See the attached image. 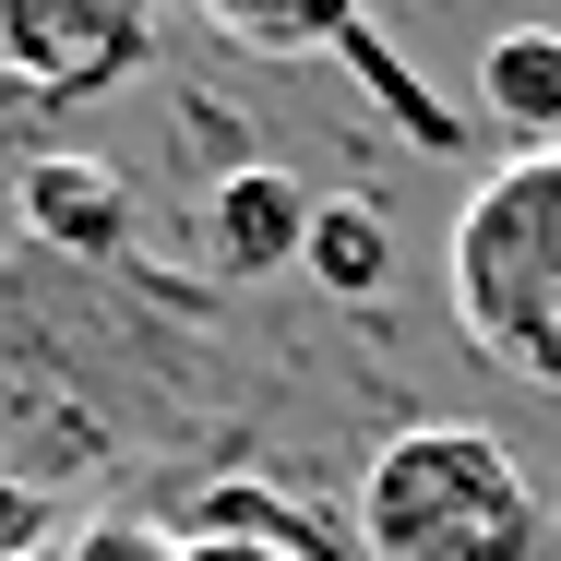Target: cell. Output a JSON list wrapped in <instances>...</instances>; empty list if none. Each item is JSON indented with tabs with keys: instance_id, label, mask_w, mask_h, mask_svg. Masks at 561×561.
Here are the masks:
<instances>
[{
	"instance_id": "obj_1",
	"label": "cell",
	"mask_w": 561,
	"mask_h": 561,
	"mask_svg": "<svg viewBox=\"0 0 561 561\" xmlns=\"http://www.w3.org/2000/svg\"><path fill=\"white\" fill-rule=\"evenodd\" d=\"M346 526H358V561H538L550 490L478 419H407L370 443Z\"/></svg>"
},
{
	"instance_id": "obj_2",
	"label": "cell",
	"mask_w": 561,
	"mask_h": 561,
	"mask_svg": "<svg viewBox=\"0 0 561 561\" xmlns=\"http://www.w3.org/2000/svg\"><path fill=\"white\" fill-rule=\"evenodd\" d=\"M443 299L502 382L561 394V144H514L466 180L443 227Z\"/></svg>"
},
{
	"instance_id": "obj_3",
	"label": "cell",
	"mask_w": 561,
	"mask_h": 561,
	"mask_svg": "<svg viewBox=\"0 0 561 561\" xmlns=\"http://www.w3.org/2000/svg\"><path fill=\"white\" fill-rule=\"evenodd\" d=\"M156 60V0H0V84L36 108H84Z\"/></svg>"
},
{
	"instance_id": "obj_4",
	"label": "cell",
	"mask_w": 561,
	"mask_h": 561,
	"mask_svg": "<svg viewBox=\"0 0 561 561\" xmlns=\"http://www.w3.org/2000/svg\"><path fill=\"white\" fill-rule=\"evenodd\" d=\"M311 216H323V192L299 180V168H275V156H239L204 180V263H216L227 287H263V275H299V251H311Z\"/></svg>"
},
{
	"instance_id": "obj_5",
	"label": "cell",
	"mask_w": 561,
	"mask_h": 561,
	"mask_svg": "<svg viewBox=\"0 0 561 561\" xmlns=\"http://www.w3.org/2000/svg\"><path fill=\"white\" fill-rule=\"evenodd\" d=\"M24 239L60 263H119L131 251V168L84 156V144H36L24 168Z\"/></svg>"
},
{
	"instance_id": "obj_6",
	"label": "cell",
	"mask_w": 561,
	"mask_h": 561,
	"mask_svg": "<svg viewBox=\"0 0 561 561\" xmlns=\"http://www.w3.org/2000/svg\"><path fill=\"white\" fill-rule=\"evenodd\" d=\"M180 538H239V550H287V561H358L346 502H299L287 478H251V466H227V478L192 490Z\"/></svg>"
},
{
	"instance_id": "obj_7",
	"label": "cell",
	"mask_w": 561,
	"mask_h": 561,
	"mask_svg": "<svg viewBox=\"0 0 561 561\" xmlns=\"http://www.w3.org/2000/svg\"><path fill=\"white\" fill-rule=\"evenodd\" d=\"M478 108L514 144H561V24H502L478 48Z\"/></svg>"
},
{
	"instance_id": "obj_8",
	"label": "cell",
	"mask_w": 561,
	"mask_h": 561,
	"mask_svg": "<svg viewBox=\"0 0 561 561\" xmlns=\"http://www.w3.org/2000/svg\"><path fill=\"white\" fill-rule=\"evenodd\" d=\"M299 275L335 299V311H370L382 287H394V216L370 204V192H323V216H311V251H299Z\"/></svg>"
},
{
	"instance_id": "obj_9",
	"label": "cell",
	"mask_w": 561,
	"mask_h": 561,
	"mask_svg": "<svg viewBox=\"0 0 561 561\" xmlns=\"http://www.w3.org/2000/svg\"><path fill=\"white\" fill-rule=\"evenodd\" d=\"M204 12H216V36L263 48V60H323L370 24V0H204Z\"/></svg>"
},
{
	"instance_id": "obj_10",
	"label": "cell",
	"mask_w": 561,
	"mask_h": 561,
	"mask_svg": "<svg viewBox=\"0 0 561 561\" xmlns=\"http://www.w3.org/2000/svg\"><path fill=\"white\" fill-rule=\"evenodd\" d=\"M335 60H346V72H358V84H370V96H382V119H394V131H407L419 156H454V144H466V119H454L443 96H431V84H419V72H407V60L382 48V36H370V24L346 36Z\"/></svg>"
},
{
	"instance_id": "obj_11",
	"label": "cell",
	"mask_w": 561,
	"mask_h": 561,
	"mask_svg": "<svg viewBox=\"0 0 561 561\" xmlns=\"http://www.w3.org/2000/svg\"><path fill=\"white\" fill-rule=\"evenodd\" d=\"M60 561H192V550H180V526H168V514L108 502V514H84V526L60 538Z\"/></svg>"
},
{
	"instance_id": "obj_12",
	"label": "cell",
	"mask_w": 561,
	"mask_h": 561,
	"mask_svg": "<svg viewBox=\"0 0 561 561\" xmlns=\"http://www.w3.org/2000/svg\"><path fill=\"white\" fill-rule=\"evenodd\" d=\"M48 538H60V490L0 466V561H48Z\"/></svg>"
},
{
	"instance_id": "obj_13",
	"label": "cell",
	"mask_w": 561,
	"mask_h": 561,
	"mask_svg": "<svg viewBox=\"0 0 561 561\" xmlns=\"http://www.w3.org/2000/svg\"><path fill=\"white\" fill-rule=\"evenodd\" d=\"M24 168H36V144H24V119L0 108V239H24Z\"/></svg>"
},
{
	"instance_id": "obj_14",
	"label": "cell",
	"mask_w": 561,
	"mask_h": 561,
	"mask_svg": "<svg viewBox=\"0 0 561 561\" xmlns=\"http://www.w3.org/2000/svg\"><path fill=\"white\" fill-rule=\"evenodd\" d=\"M192 561H287V550H239V538H180Z\"/></svg>"
},
{
	"instance_id": "obj_15",
	"label": "cell",
	"mask_w": 561,
	"mask_h": 561,
	"mask_svg": "<svg viewBox=\"0 0 561 561\" xmlns=\"http://www.w3.org/2000/svg\"><path fill=\"white\" fill-rule=\"evenodd\" d=\"M0 431H12V407H0Z\"/></svg>"
},
{
	"instance_id": "obj_16",
	"label": "cell",
	"mask_w": 561,
	"mask_h": 561,
	"mask_svg": "<svg viewBox=\"0 0 561 561\" xmlns=\"http://www.w3.org/2000/svg\"><path fill=\"white\" fill-rule=\"evenodd\" d=\"M48 561H60V550H48Z\"/></svg>"
}]
</instances>
